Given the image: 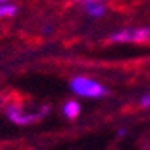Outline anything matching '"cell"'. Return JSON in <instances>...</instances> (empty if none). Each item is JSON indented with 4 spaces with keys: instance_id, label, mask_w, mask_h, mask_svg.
I'll use <instances>...</instances> for the list:
<instances>
[{
    "instance_id": "cell-5",
    "label": "cell",
    "mask_w": 150,
    "mask_h": 150,
    "mask_svg": "<svg viewBox=\"0 0 150 150\" xmlns=\"http://www.w3.org/2000/svg\"><path fill=\"white\" fill-rule=\"evenodd\" d=\"M63 111H64L66 118H70V120H75V118L79 116V112H81V107H79V104L75 102V100H68V102L64 104Z\"/></svg>"
},
{
    "instance_id": "cell-6",
    "label": "cell",
    "mask_w": 150,
    "mask_h": 150,
    "mask_svg": "<svg viewBox=\"0 0 150 150\" xmlns=\"http://www.w3.org/2000/svg\"><path fill=\"white\" fill-rule=\"evenodd\" d=\"M16 11H18V7H16L14 4L6 2V4L0 6V18H11V16L16 14Z\"/></svg>"
},
{
    "instance_id": "cell-3",
    "label": "cell",
    "mask_w": 150,
    "mask_h": 150,
    "mask_svg": "<svg viewBox=\"0 0 150 150\" xmlns=\"http://www.w3.org/2000/svg\"><path fill=\"white\" fill-rule=\"evenodd\" d=\"M6 112H7V118L18 125H29L41 118V115H27V112H23V107L20 104H7Z\"/></svg>"
},
{
    "instance_id": "cell-8",
    "label": "cell",
    "mask_w": 150,
    "mask_h": 150,
    "mask_svg": "<svg viewBox=\"0 0 150 150\" xmlns=\"http://www.w3.org/2000/svg\"><path fill=\"white\" fill-rule=\"evenodd\" d=\"M6 2H9V0H0V6H2V4H6Z\"/></svg>"
},
{
    "instance_id": "cell-4",
    "label": "cell",
    "mask_w": 150,
    "mask_h": 150,
    "mask_svg": "<svg viewBox=\"0 0 150 150\" xmlns=\"http://www.w3.org/2000/svg\"><path fill=\"white\" fill-rule=\"evenodd\" d=\"M82 6H84V11L93 18H100L107 11V7L102 2H95V0H82Z\"/></svg>"
},
{
    "instance_id": "cell-2",
    "label": "cell",
    "mask_w": 150,
    "mask_h": 150,
    "mask_svg": "<svg viewBox=\"0 0 150 150\" xmlns=\"http://www.w3.org/2000/svg\"><path fill=\"white\" fill-rule=\"evenodd\" d=\"M111 41H116V43H150V27L118 30L111 36Z\"/></svg>"
},
{
    "instance_id": "cell-1",
    "label": "cell",
    "mask_w": 150,
    "mask_h": 150,
    "mask_svg": "<svg viewBox=\"0 0 150 150\" xmlns=\"http://www.w3.org/2000/svg\"><path fill=\"white\" fill-rule=\"evenodd\" d=\"M70 86L77 95H82V97H104L107 93V89L102 84H98L97 81H93L89 77H81V75L73 77Z\"/></svg>"
},
{
    "instance_id": "cell-9",
    "label": "cell",
    "mask_w": 150,
    "mask_h": 150,
    "mask_svg": "<svg viewBox=\"0 0 150 150\" xmlns=\"http://www.w3.org/2000/svg\"><path fill=\"white\" fill-rule=\"evenodd\" d=\"M95 2H104V0H95Z\"/></svg>"
},
{
    "instance_id": "cell-7",
    "label": "cell",
    "mask_w": 150,
    "mask_h": 150,
    "mask_svg": "<svg viewBox=\"0 0 150 150\" xmlns=\"http://www.w3.org/2000/svg\"><path fill=\"white\" fill-rule=\"evenodd\" d=\"M139 105H141V107H150V95H145V97L139 100Z\"/></svg>"
}]
</instances>
